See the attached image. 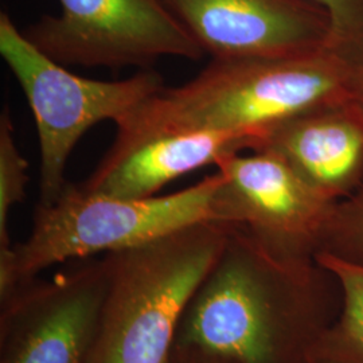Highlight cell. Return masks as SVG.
<instances>
[{
    "instance_id": "obj_16",
    "label": "cell",
    "mask_w": 363,
    "mask_h": 363,
    "mask_svg": "<svg viewBox=\"0 0 363 363\" xmlns=\"http://www.w3.org/2000/svg\"><path fill=\"white\" fill-rule=\"evenodd\" d=\"M167 363H229L214 355L191 349L174 347Z\"/></svg>"
},
{
    "instance_id": "obj_1",
    "label": "cell",
    "mask_w": 363,
    "mask_h": 363,
    "mask_svg": "<svg viewBox=\"0 0 363 363\" xmlns=\"http://www.w3.org/2000/svg\"><path fill=\"white\" fill-rule=\"evenodd\" d=\"M340 306L335 274L316 259L280 256L232 226L184 311L174 347L229 363H313Z\"/></svg>"
},
{
    "instance_id": "obj_15",
    "label": "cell",
    "mask_w": 363,
    "mask_h": 363,
    "mask_svg": "<svg viewBox=\"0 0 363 363\" xmlns=\"http://www.w3.org/2000/svg\"><path fill=\"white\" fill-rule=\"evenodd\" d=\"M330 21L328 49L357 65L363 60V0H311Z\"/></svg>"
},
{
    "instance_id": "obj_12",
    "label": "cell",
    "mask_w": 363,
    "mask_h": 363,
    "mask_svg": "<svg viewBox=\"0 0 363 363\" xmlns=\"http://www.w3.org/2000/svg\"><path fill=\"white\" fill-rule=\"evenodd\" d=\"M316 261L335 274L342 306L315 350L313 363H363V265L325 253L316 255Z\"/></svg>"
},
{
    "instance_id": "obj_8",
    "label": "cell",
    "mask_w": 363,
    "mask_h": 363,
    "mask_svg": "<svg viewBox=\"0 0 363 363\" xmlns=\"http://www.w3.org/2000/svg\"><path fill=\"white\" fill-rule=\"evenodd\" d=\"M104 292L103 259L22 284L0 301V363H88Z\"/></svg>"
},
{
    "instance_id": "obj_5",
    "label": "cell",
    "mask_w": 363,
    "mask_h": 363,
    "mask_svg": "<svg viewBox=\"0 0 363 363\" xmlns=\"http://www.w3.org/2000/svg\"><path fill=\"white\" fill-rule=\"evenodd\" d=\"M0 54L25 91L35 118L42 206L64 191L67 160L88 130L106 120L117 124L164 86L152 69L120 81L73 74L39 50L4 11L0 13Z\"/></svg>"
},
{
    "instance_id": "obj_7",
    "label": "cell",
    "mask_w": 363,
    "mask_h": 363,
    "mask_svg": "<svg viewBox=\"0 0 363 363\" xmlns=\"http://www.w3.org/2000/svg\"><path fill=\"white\" fill-rule=\"evenodd\" d=\"M214 217L244 229L280 256L316 259L335 202L300 178L280 157L244 151L218 160Z\"/></svg>"
},
{
    "instance_id": "obj_10",
    "label": "cell",
    "mask_w": 363,
    "mask_h": 363,
    "mask_svg": "<svg viewBox=\"0 0 363 363\" xmlns=\"http://www.w3.org/2000/svg\"><path fill=\"white\" fill-rule=\"evenodd\" d=\"M249 151L280 157L337 203L363 184V108L350 97L303 111L259 130Z\"/></svg>"
},
{
    "instance_id": "obj_6",
    "label": "cell",
    "mask_w": 363,
    "mask_h": 363,
    "mask_svg": "<svg viewBox=\"0 0 363 363\" xmlns=\"http://www.w3.org/2000/svg\"><path fill=\"white\" fill-rule=\"evenodd\" d=\"M25 35L64 66L152 69L163 57L198 61L205 52L163 0H58Z\"/></svg>"
},
{
    "instance_id": "obj_2",
    "label": "cell",
    "mask_w": 363,
    "mask_h": 363,
    "mask_svg": "<svg viewBox=\"0 0 363 363\" xmlns=\"http://www.w3.org/2000/svg\"><path fill=\"white\" fill-rule=\"evenodd\" d=\"M354 76L355 65L328 48L292 55L211 58L189 82L163 86L123 117L106 154L191 130L240 133L250 147L256 133L280 120L354 99Z\"/></svg>"
},
{
    "instance_id": "obj_14",
    "label": "cell",
    "mask_w": 363,
    "mask_h": 363,
    "mask_svg": "<svg viewBox=\"0 0 363 363\" xmlns=\"http://www.w3.org/2000/svg\"><path fill=\"white\" fill-rule=\"evenodd\" d=\"M319 253L363 265V184L335 205Z\"/></svg>"
},
{
    "instance_id": "obj_3",
    "label": "cell",
    "mask_w": 363,
    "mask_h": 363,
    "mask_svg": "<svg viewBox=\"0 0 363 363\" xmlns=\"http://www.w3.org/2000/svg\"><path fill=\"white\" fill-rule=\"evenodd\" d=\"M230 228L203 220L103 255L104 298L88 363H167L184 311Z\"/></svg>"
},
{
    "instance_id": "obj_13",
    "label": "cell",
    "mask_w": 363,
    "mask_h": 363,
    "mask_svg": "<svg viewBox=\"0 0 363 363\" xmlns=\"http://www.w3.org/2000/svg\"><path fill=\"white\" fill-rule=\"evenodd\" d=\"M28 163L15 140V128L10 109L0 115V249L13 247L9 220L11 208L26 196Z\"/></svg>"
},
{
    "instance_id": "obj_11",
    "label": "cell",
    "mask_w": 363,
    "mask_h": 363,
    "mask_svg": "<svg viewBox=\"0 0 363 363\" xmlns=\"http://www.w3.org/2000/svg\"><path fill=\"white\" fill-rule=\"evenodd\" d=\"M249 150L247 136L222 130H191L145 139L118 154H105L79 186L91 193L143 199L186 174L217 164L220 157Z\"/></svg>"
},
{
    "instance_id": "obj_4",
    "label": "cell",
    "mask_w": 363,
    "mask_h": 363,
    "mask_svg": "<svg viewBox=\"0 0 363 363\" xmlns=\"http://www.w3.org/2000/svg\"><path fill=\"white\" fill-rule=\"evenodd\" d=\"M217 171L162 196L118 198L66 184L50 205H38L26 241L0 249V301L39 273L70 259L138 247L186 226L216 220Z\"/></svg>"
},
{
    "instance_id": "obj_17",
    "label": "cell",
    "mask_w": 363,
    "mask_h": 363,
    "mask_svg": "<svg viewBox=\"0 0 363 363\" xmlns=\"http://www.w3.org/2000/svg\"><path fill=\"white\" fill-rule=\"evenodd\" d=\"M354 99L363 108V60L355 65V76H354Z\"/></svg>"
},
{
    "instance_id": "obj_9",
    "label": "cell",
    "mask_w": 363,
    "mask_h": 363,
    "mask_svg": "<svg viewBox=\"0 0 363 363\" xmlns=\"http://www.w3.org/2000/svg\"><path fill=\"white\" fill-rule=\"evenodd\" d=\"M163 1L211 58L292 55L328 48V16L311 0Z\"/></svg>"
}]
</instances>
